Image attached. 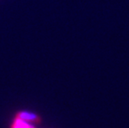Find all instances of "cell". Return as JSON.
<instances>
[{"label":"cell","mask_w":129,"mask_h":128,"mask_svg":"<svg viewBox=\"0 0 129 128\" xmlns=\"http://www.w3.org/2000/svg\"><path fill=\"white\" fill-rule=\"evenodd\" d=\"M17 117L20 118L21 120H23V121H36V122L40 121L39 116H36L35 114H30L27 112L18 113Z\"/></svg>","instance_id":"6da1fadb"},{"label":"cell","mask_w":129,"mask_h":128,"mask_svg":"<svg viewBox=\"0 0 129 128\" xmlns=\"http://www.w3.org/2000/svg\"><path fill=\"white\" fill-rule=\"evenodd\" d=\"M14 123L17 124V126L19 128H34V127H33L31 126H29V125H28V124H26L25 122L23 121V120H21L20 118H18V117H16Z\"/></svg>","instance_id":"7a4b0ae2"},{"label":"cell","mask_w":129,"mask_h":128,"mask_svg":"<svg viewBox=\"0 0 129 128\" xmlns=\"http://www.w3.org/2000/svg\"><path fill=\"white\" fill-rule=\"evenodd\" d=\"M12 128H19V127L17 126V124H16V123H13V126H12Z\"/></svg>","instance_id":"3957f363"}]
</instances>
